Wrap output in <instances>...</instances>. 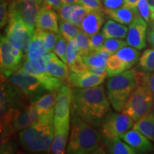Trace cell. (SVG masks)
Listing matches in <instances>:
<instances>
[{
	"mask_svg": "<svg viewBox=\"0 0 154 154\" xmlns=\"http://www.w3.org/2000/svg\"><path fill=\"white\" fill-rule=\"evenodd\" d=\"M72 106L73 111L94 127L101 126L111 111L110 101L102 84L91 88H73Z\"/></svg>",
	"mask_w": 154,
	"mask_h": 154,
	"instance_id": "cell-1",
	"label": "cell"
},
{
	"mask_svg": "<svg viewBox=\"0 0 154 154\" xmlns=\"http://www.w3.org/2000/svg\"><path fill=\"white\" fill-rule=\"evenodd\" d=\"M66 153L91 154L106 153V139L101 132L94 128L72 111V130Z\"/></svg>",
	"mask_w": 154,
	"mask_h": 154,
	"instance_id": "cell-2",
	"label": "cell"
},
{
	"mask_svg": "<svg viewBox=\"0 0 154 154\" xmlns=\"http://www.w3.org/2000/svg\"><path fill=\"white\" fill-rule=\"evenodd\" d=\"M142 73L128 69L106 82V92L110 103L118 112L123 111L131 95L141 84Z\"/></svg>",
	"mask_w": 154,
	"mask_h": 154,
	"instance_id": "cell-3",
	"label": "cell"
},
{
	"mask_svg": "<svg viewBox=\"0 0 154 154\" xmlns=\"http://www.w3.org/2000/svg\"><path fill=\"white\" fill-rule=\"evenodd\" d=\"M19 141L26 151L34 153L50 152L54 139L53 123H38L22 130Z\"/></svg>",
	"mask_w": 154,
	"mask_h": 154,
	"instance_id": "cell-4",
	"label": "cell"
},
{
	"mask_svg": "<svg viewBox=\"0 0 154 154\" xmlns=\"http://www.w3.org/2000/svg\"><path fill=\"white\" fill-rule=\"evenodd\" d=\"M2 79L7 81L26 103L36 101L47 91L33 75L21 68L7 78Z\"/></svg>",
	"mask_w": 154,
	"mask_h": 154,
	"instance_id": "cell-5",
	"label": "cell"
},
{
	"mask_svg": "<svg viewBox=\"0 0 154 154\" xmlns=\"http://www.w3.org/2000/svg\"><path fill=\"white\" fill-rule=\"evenodd\" d=\"M154 105V94L145 86L140 85L131 95L122 112L135 122L152 111Z\"/></svg>",
	"mask_w": 154,
	"mask_h": 154,
	"instance_id": "cell-6",
	"label": "cell"
},
{
	"mask_svg": "<svg viewBox=\"0 0 154 154\" xmlns=\"http://www.w3.org/2000/svg\"><path fill=\"white\" fill-rule=\"evenodd\" d=\"M135 121L126 113L109 112L101 125V132L106 139L121 138L134 126Z\"/></svg>",
	"mask_w": 154,
	"mask_h": 154,
	"instance_id": "cell-7",
	"label": "cell"
},
{
	"mask_svg": "<svg viewBox=\"0 0 154 154\" xmlns=\"http://www.w3.org/2000/svg\"><path fill=\"white\" fill-rule=\"evenodd\" d=\"M40 9L41 7L35 0H10L8 7L9 17H18L31 32H35Z\"/></svg>",
	"mask_w": 154,
	"mask_h": 154,
	"instance_id": "cell-8",
	"label": "cell"
},
{
	"mask_svg": "<svg viewBox=\"0 0 154 154\" xmlns=\"http://www.w3.org/2000/svg\"><path fill=\"white\" fill-rule=\"evenodd\" d=\"M72 103V88L70 84H63L57 91L54 108V125L70 124L71 106Z\"/></svg>",
	"mask_w": 154,
	"mask_h": 154,
	"instance_id": "cell-9",
	"label": "cell"
},
{
	"mask_svg": "<svg viewBox=\"0 0 154 154\" xmlns=\"http://www.w3.org/2000/svg\"><path fill=\"white\" fill-rule=\"evenodd\" d=\"M51 51L45 47L42 38L35 32L33 41L31 44L26 57L32 64L36 68L44 72H47V62L49 61Z\"/></svg>",
	"mask_w": 154,
	"mask_h": 154,
	"instance_id": "cell-10",
	"label": "cell"
},
{
	"mask_svg": "<svg viewBox=\"0 0 154 154\" xmlns=\"http://www.w3.org/2000/svg\"><path fill=\"white\" fill-rule=\"evenodd\" d=\"M12 46L9 43L7 36H1L0 41V63L1 77L6 79L21 68L22 64L17 62L12 53Z\"/></svg>",
	"mask_w": 154,
	"mask_h": 154,
	"instance_id": "cell-11",
	"label": "cell"
},
{
	"mask_svg": "<svg viewBox=\"0 0 154 154\" xmlns=\"http://www.w3.org/2000/svg\"><path fill=\"white\" fill-rule=\"evenodd\" d=\"M21 69H24V71L33 75L48 91H58L63 84V82L59 79L51 76L49 72H42L36 68L29 61L27 58L25 57L24 61L22 63Z\"/></svg>",
	"mask_w": 154,
	"mask_h": 154,
	"instance_id": "cell-12",
	"label": "cell"
},
{
	"mask_svg": "<svg viewBox=\"0 0 154 154\" xmlns=\"http://www.w3.org/2000/svg\"><path fill=\"white\" fill-rule=\"evenodd\" d=\"M147 29V22L140 15L136 17L129 24L126 36L128 45L138 50L144 49L146 46Z\"/></svg>",
	"mask_w": 154,
	"mask_h": 154,
	"instance_id": "cell-13",
	"label": "cell"
},
{
	"mask_svg": "<svg viewBox=\"0 0 154 154\" xmlns=\"http://www.w3.org/2000/svg\"><path fill=\"white\" fill-rule=\"evenodd\" d=\"M28 31L30 30L18 17H9L6 36L13 47L22 50L23 42Z\"/></svg>",
	"mask_w": 154,
	"mask_h": 154,
	"instance_id": "cell-14",
	"label": "cell"
},
{
	"mask_svg": "<svg viewBox=\"0 0 154 154\" xmlns=\"http://www.w3.org/2000/svg\"><path fill=\"white\" fill-rule=\"evenodd\" d=\"M106 75H99L88 71L82 73L72 72L69 75V84L73 88H86L103 84Z\"/></svg>",
	"mask_w": 154,
	"mask_h": 154,
	"instance_id": "cell-15",
	"label": "cell"
},
{
	"mask_svg": "<svg viewBox=\"0 0 154 154\" xmlns=\"http://www.w3.org/2000/svg\"><path fill=\"white\" fill-rule=\"evenodd\" d=\"M57 96V91H49V93L44 94L34 102V106L42 116L44 123L54 122Z\"/></svg>",
	"mask_w": 154,
	"mask_h": 154,
	"instance_id": "cell-16",
	"label": "cell"
},
{
	"mask_svg": "<svg viewBox=\"0 0 154 154\" xmlns=\"http://www.w3.org/2000/svg\"><path fill=\"white\" fill-rule=\"evenodd\" d=\"M121 139L134 149L136 153H146L154 149L153 145L150 141L151 140L134 128L125 133Z\"/></svg>",
	"mask_w": 154,
	"mask_h": 154,
	"instance_id": "cell-17",
	"label": "cell"
},
{
	"mask_svg": "<svg viewBox=\"0 0 154 154\" xmlns=\"http://www.w3.org/2000/svg\"><path fill=\"white\" fill-rule=\"evenodd\" d=\"M66 59L67 65L70 72L82 73L90 71L89 67L83 61L76 38L68 41Z\"/></svg>",
	"mask_w": 154,
	"mask_h": 154,
	"instance_id": "cell-18",
	"label": "cell"
},
{
	"mask_svg": "<svg viewBox=\"0 0 154 154\" xmlns=\"http://www.w3.org/2000/svg\"><path fill=\"white\" fill-rule=\"evenodd\" d=\"M36 29L47 30L59 33V16L54 11V9L49 7H41L36 19Z\"/></svg>",
	"mask_w": 154,
	"mask_h": 154,
	"instance_id": "cell-19",
	"label": "cell"
},
{
	"mask_svg": "<svg viewBox=\"0 0 154 154\" xmlns=\"http://www.w3.org/2000/svg\"><path fill=\"white\" fill-rule=\"evenodd\" d=\"M106 13L103 10L93 11L88 13L80 26V29L88 36L94 35L106 22Z\"/></svg>",
	"mask_w": 154,
	"mask_h": 154,
	"instance_id": "cell-20",
	"label": "cell"
},
{
	"mask_svg": "<svg viewBox=\"0 0 154 154\" xmlns=\"http://www.w3.org/2000/svg\"><path fill=\"white\" fill-rule=\"evenodd\" d=\"M70 124L54 125V139L50 153L63 154L66 151Z\"/></svg>",
	"mask_w": 154,
	"mask_h": 154,
	"instance_id": "cell-21",
	"label": "cell"
},
{
	"mask_svg": "<svg viewBox=\"0 0 154 154\" xmlns=\"http://www.w3.org/2000/svg\"><path fill=\"white\" fill-rule=\"evenodd\" d=\"M68 65L64 63L54 51H51L47 62V72L51 76L59 79L63 83L69 82V71Z\"/></svg>",
	"mask_w": 154,
	"mask_h": 154,
	"instance_id": "cell-22",
	"label": "cell"
},
{
	"mask_svg": "<svg viewBox=\"0 0 154 154\" xmlns=\"http://www.w3.org/2000/svg\"><path fill=\"white\" fill-rule=\"evenodd\" d=\"M104 12L109 18L124 25H128L138 16H139L137 9H134L122 6L115 9H104Z\"/></svg>",
	"mask_w": 154,
	"mask_h": 154,
	"instance_id": "cell-23",
	"label": "cell"
},
{
	"mask_svg": "<svg viewBox=\"0 0 154 154\" xmlns=\"http://www.w3.org/2000/svg\"><path fill=\"white\" fill-rule=\"evenodd\" d=\"M34 124L33 119L32 118L29 109V105L25 107L19 108L14 111L11 126L15 132L24 130Z\"/></svg>",
	"mask_w": 154,
	"mask_h": 154,
	"instance_id": "cell-24",
	"label": "cell"
},
{
	"mask_svg": "<svg viewBox=\"0 0 154 154\" xmlns=\"http://www.w3.org/2000/svg\"><path fill=\"white\" fill-rule=\"evenodd\" d=\"M128 28L124 24L109 19L103 24L101 32L106 38H124L128 34Z\"/></svg>",
	"mask_w": 154,
	"mask_h": 154,
	"instance_id": "cell-25",
	"label": "cell"
},
{
	"mask_svg": "<svg viewBox=\"0 0 154 154\" xmlns=\"http://www.w3.org/2000/svg\"><path fill=\"white\" fill-rule=\"evenodd\" d=\"M133 128L138 131L149 140L154 141V115L152 111L134 123Z\"/></svg>",
	"mask_w": 154,
	"mask_h": 154,
	"instance_id": "cell-26",
	"label": "cell"
},
{
	"mask_svg": "<svg viewBox=\"0 0 154 154\" xmlns=\"http://www.w3.org/2000/svg\"><path fill=\"white\" fill-rule=\"evenodd\" d=\"M106 139V138H105ZM106 153L113 154H135L136 153V151L132 149L131 146L126 143V142H123L121 140V138L118 139L109 140L106 139Z\"/></svg>",
	"mask_w": 154,
	"mask_h": 154,
	"instance_id": "cell-27",
	"label": "cell"
},
{
	"mask_svg": "<svg viewBox=\"0 0 154 154\" xmlns=\"http://www.w3.org/2000/svg\"><path fill=\"white\" fill-rule=\"evenodd\" d=\"M127 65L116 54H111L106 63L107 77H113L128 70Z\"/></svg>",
	"mask_w": 154,
	"mask_h": 154,
	"instance_id": "cell-28",
	"label": "cell"
},
{
	"mask_svg": "<svg viewBox=\"0 0 154 154\" xmlns=\"http://www.w3.org/2000/svg\"><path fill=\"white\" fill-rule=\"evenodd\" d=\"M128 66V69H130L133 66L136 64V62L139 60L140 53L138 49L133 47H124L122 49L119 50L115 54Z\"/></svg>",
	"mask_w": 154,
	"mask_h": 154,
	"instance_id": "cell-29",
	"label": "cell"
},
{
	"mask_svg": "<svg viewBox=\"0 0 154 154\" xmlns=\"http://www.w3.org/2000/svg\"><path fill=\"white\" fill-rule=\"evenodd\" d=\"M59 33L67 41L75 39L81 31L80 28L73 23L68 21H63L61 19H59Z\"/></svg>",
	"mask_w": 154,
	"mask_h": 154,
	"instance_id": "cell-30",
	"label": "cell"
},
{
	"mask_svg": "<svg viewBox=\"0 0 154 154\" xmlns=\"http://www.w3.org/2000/svg\"><path fill=\"white\" fill-rule=\"evenodd\" d=\"M138 67L145 72H154V49H146L138 60Z\"/></svg>",
	"mask_w": 154,
	"mask_h": 154,
	"instance_id": "cell-31",
	"label": "cell"
},
{
	"mask_svg": "<svg viewBox=\"0 0 154 154\" xmlns=\"http://www.w3.org/2000/svg\"><path fill=\"white\" fill-rule=\"evenodd\" d=\"M35 32L42 38L45 47L49 51H54L60 34H57L53 32H51V31L47 30L36 29Z\"/></svg>",
	"mask_w": 154,
	"mask_h": 154,
	"instance_id": "cell-32",
	"label": "cell"
},
{
	"mask_svg": "<svg viewBox=\"0 0 154 154\" xmlns=\"http://www.w3.org/2000/svg\"><path fill=\"white\" fill-rule=\"evenodd\" d=\"M83 61L90 68H96V67L106 66L107 58L102 57L101 55L92 51L88 54L82 57Z\"/></svg>",
	"mask_w": 154,
	"mask_h": 154,
	"instance_id": "cell-33",
	"label": "cell"
},
{
	"mask_svg": "<svg viewBox=\"0 0 154 154\" xmlns=\"http://www.w3.org/2000/svg\"><path fill=\"white\" fill-rule=\"evenodd\" d=\"M76 40L78 47L79 48L80 54L82 57L87 55L93 51L91 46V42H90V36H88L82 30L77 35Z\"/></svg>",
	"mask_w": 154,
	"mask_h": 154,
	"instance_id": "cell-34",
	"label": "cell"
},
{
	"mask_svg": "<svg viewBox=\"0 0 154 154\" xmlns=\"http://www.w3.org/2000/svg\"><path fill=\"white\" fill-rule=\"evenodd\" d=\"M128 46V43L126 41L119 38H106L103 43L102 48L106 49L108 51L110 52L111 54H114L123 47Z\"/></svg>",
	"mask_w": 154,
	"mask_h": 154,
	"instance_id": "cell-35",
	"label": "cell"
},
{
	"mask_svg": "<svg viewBox=\"0 0 154 154\" xmlns=\"http://www.w3.org/2000/svg\"><path fill=\"white\" fill-rule=\"evenodd\" d=\"M89 12L87 9L84 8L83 6L79 4L75 5V7L72 13V16H71L70 22L73 23L74 25H76L78 27H80L81 24L85 18L88 13Z\"/></svg>",
	"mask_w": 154,
	"mask_h": 154,
	"instance_id": "cell-36",
	"label": "cell"
},
{
	"mask_svg": "<svg viewBox=\"0 0 154 154\" xmlns=\"http://www.w3.org/2000/svg\"><path fill=\"white\" fill-rule=\"evenodd\" d=\"M67 40L63 36L59 35L58 41L56 44L54 52L57 54L63 62L67 64V59H66V51L67 47H68V43Z\"/></svg>",
	"mask_w": 154,
	"mask_h": 154,
	"instance_id": "cell-37",
	"label": "cell"
},
{
	"mask_svg": "<svg viewBox=\"0 0 154 154\" xmlns=\"http://www.w3.org/2000/svg\"><path fill=\"white\" fill-rule=\"evenodd\" d=\"M138 14L147 23L151 22V9L147 0H139L137 4Z\"/></svg>",
	"mask_w": 154,
	"mask_h": 154,
	"instance_id": "cell-38",
	"label": "cell"
},
{
	"mask_svg": "<svg viewBox=\"0 0 154 154\" xmlns=\"http://www.w3.org/2000/svg\"><path fill=\"white\" fill-rule=\"evenodd\" d=\"M79 4L89 11L103 10V5L100 0H79Z\"/></svg>",
	"mask_w": 154,
	"mask_h": 154,
	"instance_id": "cell-39",
	"label": "cell"
},
{
	"mask_svg": "<svg viewBox=\"0 0 154 154\" xmlns=\"http://www.w3.org/2000/svg\"><path fill=\"white\" fill-rule=\"evenodd\" d=\"M75 5H63L57 10L58 16L59 19H62L63 21H68L70 22L72 13L74 10Z\"/></svg>",
	"mask_w": 154,
	"mask_h": 154,
	"instance_id": "cell-40",
	"label": "cell"
},
{
	"mask_svg": "<svg viewBox=\"0 0 154 154\" xmlns=\"http://www.w3.org/2000/svg\"><path fill=\"white\" fill-rule=\"evenodd\" d=\"M154 94V72L142 73L141 84Z\"/></svg>",
	"mask_w": 154,
	"mask_h": 154,
	"instance_id": "cell-41",
	"label": "cell"
},
{
	"mask_svg": "<svg viewBox=\"0 0 154 154\" xmlns=\"http://www.w3.org/2000/svg\"><path fill=\"white\" fill-rule=\"evenodd\" d=\"M106 39V38L102 32H98L94 35L90 36V42H91L92 51H94L98 48L102 47Z\"/></svg>",
	"mask_w": 154,
	"mask_h": 154,
	"instance_id": "cell-42",
	"label": "cell"
},
{
	"mask_svg": "<svg viewBox=\"0 0 154 154\" xmlns=\"http://www.w3.org/2000/svg\"><path fill=\"white\" fill-rule=\"evenodd\" d=\"M8 7V2H2L0 5V26H1V29L5 27L9 22Z\"/></svg>",
	"mask_w": 154,
	"mask_h": 154,
	"instance_id": "cell-43",
	"label": "cell"
},
{
	"mask_svg": "<svg viewBox=\"0 0 154 154\" xmlns=\"http://www.w3.org/2000/svg\"><path fill=\"white\" fill-rule=\"evenodd\" d=\"M103 8L115 9L124 5V0H102Z\"/></svg>",
	"mask_w": 154,
	"mask_h": 154,
	"instance_id": "cell-44",
	"label": "cell"
},
{
	"mask_svg": "<svg viewBox=\"0 0 154 154\" xmlns=\"http://www.w3.org/2000/svg\"><path fill=\"white\" fill-rule=\"evenodd\" d=\"M61 0H45L44 1V7H49L57 11L62 5Z\"/></svg>",
	"mask_w": 154,
	"mask_h": 154,
	"instance_id": "cell-45",
	"label": "cell"
},
{
	"mask_svg": "<svg viewBox=\"0 0 154 154\" xmlns=\"http://www.w3.org/2000/svg\"><path fill=\"white\" fill-rule=\"evenodd\" d=\"M148 42L152 47L154 48V20L150 22V26L147 32Z\"/></svg>",
	"mask_w": 154,
	"mask_h": 154,
	"instance_id": "cell-46",
	"label": "cell"
},
{
	"mask_svg": "<svg viewBox=\"0 0 154 154\" xmlns=\"http://www.w3.org/2000/svg\"><path fill=\"white\" fill-rule=\"evenodd\" d=\"M139 0H124V6L129 8L137 9V4Z\"/></svg>",
	"mask_w": 154,
	"mask_h": 154,
	"instance_id": "cell-47",
	"label": "cell"
},
{
	"mask_svg": "<svg viewBox=\"0 0 154 154\" xmlns=\"http://www.w3.org/2000/svg\"><path fill=\"white\" fill-rule=\"evenodd\" d=\"M94 51H96V53H98V54H99L101 55L102 57H105V58H107V59L111 55V54H110V52H109V51H108L106 49H103V48H102V47L98 48L97 49L94 50Z\"/></svg>",
	"mask_w": 154,
	"mask_h": 154,
	"instance_id": "cell-48",
	"label": "cell"
},
{
	"mask_svg": "<svg viewBox=\"0 0 154 154\" xmlns=\"http://www.w3.org/2000/svg\"><path fill=\"white\" fill-rule=\"evenodd\" d=\"M150 9H151V21L154 20V0H147Z\"/></svg>",
	"mask_w": 154,
	"mask_h": 154,
	"instance_id": "cell-49",
	"label": "cell"
},
{
	"mask_svg": "<svg viewBox=\"0 0 154 154\" xmlns=\"http://www.w3.org/2000/svg\"><path fill=\"white\" fill-rule=\"evenodd\" d=\"M63 5H78L79 0H61Z\"/></svg>",
	"mask_w": 154,
	"mask_h": 154,
	"instance_id": "cell-50",
	"label": "cell"
},
{
	"mask_svg": "<svg viewBox=\"0 0 154 154\" xmlns=\"http://www.w3.org/2000/svg\"><path fill=\"white\" fill-rule=\"evenodd\" d=\"M35 1L37 2L38 5L40 6V7H44V1H45V0H35Z\"/></svg>",
	"mask_w": 154,
	"mask_h": 154,
	"instance_id": "cell-51",
	"label": "cell"
},
{
	"mask_svg": "<svg viewBox=\"0 0 154 154\" xmlns=\"http://www.w3.org/2000/svg\"><path fill=\"white\" fill-rule=\"evenodd\" d=\"M0 1H1V3L2 2H10V0H0Z\"/></svg>",
	"mask_w": 154,
	"mask_h": 154,
	"instance_id": "cell-52",
	"label": "cell"
},
{
	"mask_svg": "<svg viewBox=\"0 0 154 154\" xmlns=\"http://www.w3.org/2000/svg\"><path fill=\"white\" fill-rule=\"evenodd\" d=\"M152 112H153V115H154V105H153V109H152Z\"/></svg>",
	"mask_w": 154,
	"mask_h": 154,
	"instance_id": "cell-53",
	"label": "cell"
}]
</instances>
